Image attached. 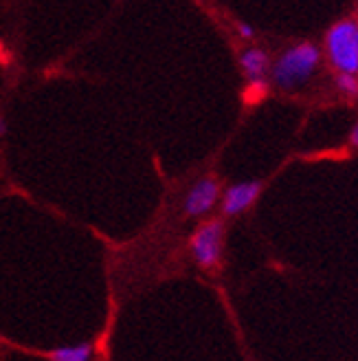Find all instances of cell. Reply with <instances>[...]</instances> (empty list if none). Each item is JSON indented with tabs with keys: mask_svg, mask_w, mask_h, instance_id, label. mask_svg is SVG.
<instances>
[{
	"mask_svg": "<svg viewBox=\"0 0 358 361\" xmlns=\"http://www.w3.org/2000/svg\"><path fill=\"white\" fill-rule=\"evenodd\" d=\"M324 53L314 42H299L286 49L268 68V82L279 90H295L306 86L321 64Z\"/></svg>",
	"mask_w": 358,
	"mask_h": 361,
	"instance_id": "1",
	"label": "cell"
},
{
	"mask_svg": "<svg viewBox=\"0 0 358 361\" xmlns=\"http://www.w3.org/2000/svg\"><path fill=\"white\" fill-rule=\"evenodd\" d=\"M326 56L338 73H358V23L343 18L326 33Z\"/></svg>",
	"mask_w": 358,
	"mask_h": 361,
	"instance_id": "2",
	"label": "cell"
},
{
	"mask_svg": "<svg viewBox=\"0 0 358 361\" xmlns=\"http://www.w3.org/2000/svg\"><path fill=\"white\" fill-rule=\"evenodd\" d=\"M189 249H191V258L200 269L205 271L218 269L224 249V221L211 219L203 223L191 236Z\"/></svg>",
	"mask_w": 358,
	"mask_h": 361,
	"instance_id": "3",
	"label": "cell"
},
{
	"mask_svg": "<svg viewBox=\"0 0 358 361\" xmlns=\"http://www.w3.org/2000/svg\"><path fill=\"white\" fill-rule=\"evenodd\" d=\"M220 194L222 190L216 176L200 178L185 196V216L187 219H203V216L211 214L213 207L220 203Z\"/></svg>",
	"mask_w": 358,
	"mask_h": 361,
	"instance_id": "4",
	"label": "cell"
},
{
	"mask_svg": "<svg viewBox=\"0 0 358 361\" xmlns=\"http://www.w3.org/2000/svg\"><path fill=\"white\" fill-rule=\"evenodd\" d=\"M262 194V180H242L229 185L220 194V209L224 219H236L244 209H248Z\"/></svg>",
	"mask_w": 358,
	"mask_h": 361,
	"instance_id": "5",
	"label": "cell"
},
{
	"mask_svg": "<svg viewBox=\"0 0 358 361\" xmlns=\"http://www.w3.org/2000/svg\"><path fill=\"white\" fill-rule=\"evenodd\" d=\"M240 68L248 80H257V78H268V68H271V58L268 53L260 47H248L240 53Z\"/></svg>",
	"mask_w": 358,
	"mask_h": 361,
	"instance_id": "6",
	"label": "cell"
},
{
	"mask_svg": "<svg viewBox=\"0 0 358 361\" xmlns=\"http://www.w3.org/2000/svg\"><path fill=\"white\" fill-rule=\"evenodd\" d=\"M93 357V344H77V346H62L49 353L53 361H88Z\"/></svg>",
	"mask_w": 358,
	"mask_h": 361,
	"instance_id": "7",
	"label": "cell"
},
{
	"mask_svg": "<svg viewBox=\"0 0 358 361\" xmlns=\"http://www.w3.org/2000/svg\"><path fill=\"white\" fill-rule=\"evenodd\" d=\"M334 86H336L338 93L345 95L347 99H356V95H358V78H356V73H338L334 78Z\"/></svg>",
	"mask_w": 358,
	"mask_h": 361,
	"instance_id": "8",
	"label": "cell"
},
{
	"mask_svg": "<svg viewBox=\"0 0 358 361\" xmlns=\"http://www.w3.org/2000/svg\"><path fill=\"white\" fill-rule=\"evenodd\" d=\"M268 88H271V82H268V78H257V80H248L246 84V99L248 102H257L262 99Z\"/></svg>",
	"mask_w": 358,
	"mask_h": 361,
	"instance_id": "9",
	"label": "cell"
},
{
	"mask_svg": "<svg viewBox=\"0 0 358 361\" xmlns=\"http://www.w3.org/2000/svg\"><path fill=\"white\" fill-rule=\"evenodd\" d=\"M238 35L244 40H253L255 38V29L250 27L248 23H238Z\"/></svg>",
	"mask_w": 358,
	"mask_h": 361,
	"instance_id": "10",
	"label": "cell"
},
{
	"mask_svg": "<svg viewBox=\"0 0 358 361\" xmlns=\"http://www.w3.org/2000/svg\"><path fill=\"white\" fill-rule=\"evenodd\" d=\"M350 146H352V148L358 146V126H356V123H354V128L350 130Z\"/></svg>",
	"mask_w": 358,
	"mask_h": 361,
	"instance_id": "11",
	"label": "cell"
},
{
	"mask_svg": "<svg viewBox=\"0 0 358 361\" xmlns=\"http://www.w3.org/2000/svg\"><path fill=\"white\" fill-rule=\"evenodd\" d=\"M7 133H9V123H7V119L3 115H0V139H3Z\"/></svg>",
	"mask_w": 358,
	"mask_h": 361,
	"instance_id": "12",
	"label": "cell"
}]
</instances>
